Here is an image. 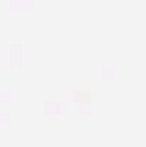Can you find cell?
Wrapping results in <instances>:
<instances>
[]
</instances>
